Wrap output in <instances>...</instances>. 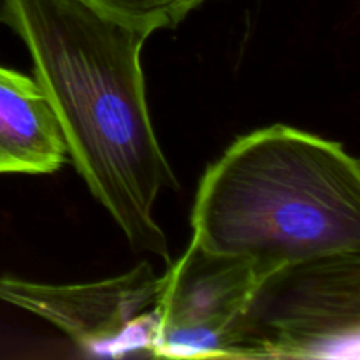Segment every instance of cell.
<instances>
[{
    "label": "cell",
    "instance_id": "1",
    "mask_svg": "<svg viewBox=\"0 0 360 360\" xmlns=\"http://www.w3.org/2000/svg\"><path fill=\"white\" fill-rule=\"evenodd\" d=\"M2 20L23 39L67 153L134 250L169 260L155 218L178 181L151 123L141 53L150 34L81 0H4Z\"/></svg>",
    "mask_w": 360,
    "mask_h": 360
},
{
    "label": "cell",
    "instance_id": "2",
    "mask_svg": "<svg viewBox=\"0 0 360 360\" xmlns=\"http://www.w3.org/2000/svg\"><path fill=\"white\" fill-rule=\"evenodd\" d=\"M193 238L274 269L360 252V165L340 143L287 125L239 137L204 172Z\"/></svg>",
    "mask_w": 360,
    "mask_h": 360
},
{
    "label": "cell",
    "instance_id": "3",
    "mask_svg": "<svg viewBox=\"0 0 360 360\" xmlns=\"http://www.w3.org/2000/svg\"><path fill=\"white\" fill-rule=\"evenodd\" d=\"M360 252L290 264L253 297L238 359L357 360Z\"/></svg>",
    "mask_w": 360,
    "mask_h": 360
},
{
    "label": "cell",
    "instance_id": "4",
    "mask_svg": "<svg viewBox=\"0 0 360 360\" xmlns=\"http://www.w3.org/2000/svg\"><path fill=\"white\" fill-rule=\"evenodd\" d=\"M278 269L245 253H218L192 239L162 276L151 357L238 359L246 315Z\"/></svg>",
    "mask_w": 360,
    "mask_h": 360
},
{
    "label": "cell",
    "instance_id": "5",
    "mask_svg": "<svg viewBox=\"0 0 360 360\" xmlns=\"http://www.w3.org/2000/svg\"><path fill=\"white\" fill-rule=\"evenodd\" d=\"M162 276L141 262L101 281L48 285L0 278V299L41 316L91 357L151 355Z\"/></svg>",
    "mask_w": 360,
    "mask_h": 360
},
{
    "label": "cell",
    "instance_id": "6",
    "mask_svg": "<svg viewBox=\"0 0 360 360\" xmlns=\"http://www.w3.org/2000/svg\"><path fill=\"white\" fill-rule=\"evenodd\" d=\"M67 158L58 120L37 81L0 65V174H51Z\"/></svg>",
    "mask_w": 360,
    "mask_h": 360
},
{
    "label": "cell",
    "instance_id": "7",
    "mask_svg": "<svg viewBox=\"0 0 360 360\" xmlns=\"http://www.w3.org/2000/svg\"><path fill=\"white\" fill-rule=\"evenodd\" d=\"M111 20L146 34L174 28L206 0H81Z\"/></svg>",
    "mask_w": 360,
    "mask_h": 360
},
{
    "label": "cell",
    "instance_id": "8",
    "mask_svg": "<svg viewBox=\"0 0 360 360\" xmlns=\"http://www.w3.org/2000/svg\"><path fill=\"white\" fill-rule=\"evenodd\" d=\"M206 2H207V0H206Z\"/></svg>",
    "mask_w": 360,
    "mask_h": 360
}]
</instances>
